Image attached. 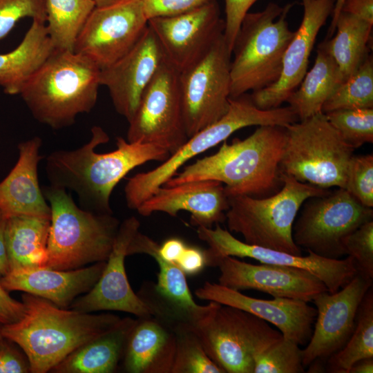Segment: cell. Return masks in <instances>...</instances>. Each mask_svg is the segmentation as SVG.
Here are the masks:
<instances>
[{"mask_svg": "<svg viewBox=\"0 0 373 373\" xmlns=\"http://www.w3.org/2000/svg\"><path fill=\"white\" fill-rule=\"evenodd\" d=\"M109 141L100 126L91 128L89 141L71 151L59 150L46 158L45 171L50 184L73 191L81 208L100 213H113L111 193L124 176L149 161H164L169 152L153 144L129 142L116 138L115 150L97 153L96 147Z\"/></svg>", "mask_w": 373, "mask_h": 373, "instance_id": "6da1fadb", "label": "cell"}, {"mask_svg": "<svg viewBox=\"0 0 373 373\" xmlns=\"http://www.w3.org/2000/svg\"><path fill=\"white\" fill-rule=\"evenodd\" d=\"M25 313L18 321L1 326L2 336L26 354L32 373H46L76 349L111 331L122 318L63 309L48 300L24 293Z\"/></svg>", "mask_w": 373, "mask_h": 373, "instance_id": "7a4b0ae2", "label": "cell"}, {"mask_svg": "<svg viewBox=\"0 0 373 373\" xmlns=\"http://www.w3.org/2000/svg\"><path fill=\"white\" fill-rule=\"evenodd\" d=\"M286 138L283 126H259L244 140L223 141L216 153L186 166L164 185L213 180L224 184L228 197H265L283 184L279 164Z\"/></svg>", "mask_w": 373, "mask_h": 373, "instance_id": "3957f363", "label": "cell"}, {"mask_svg": "<svg viewBox=\"0 0 373 373\" xmlns=\"http://www.w3.org/2000/svg\"><path fill=\"white\" fill-rule=\"evenodd\" d=\"M100 71L84 55L55 50L20 95L36 120L61 129L94 108L101 86Z\"/></svg>", "mask_w": 373, "mask_h": 373, "instance_id": "277c9868", "label": "cell"}, {"mask_svg": "<svg viewBox=\"0 0 373 373\" xmlns=\"http://www.w3.org/2000/svg\"><path fill=\"white\" fill-rule=\"evenodd\" d=\"M50 207L44 267L71 270L106 261L120 224L113 213L79 207L71 193L52 185L41 187Z\"/></svg>", "mask_w": 373, "mask_h": 373, "instance_id": "5b68a950", "label": "cell"}, {"mask_svg": "<svg viewBox=\"0 0 373 373\" xmlns=\"http://www.w3.org/2000/svg\"><path fill=\"white\" fill-rule=\"evenodd\" d=\"M294 6L270 2L262 10L245 15L231 51V98L278 80L285 50L295 35L287 19Z\"/></svg>", "mask_w": 373, "mask_h": 373, "instance_id": "8992f818", "label": "cell"}, {"mask_svg": "<svg viewBox=\"0 0 373 373\" xmlns=\"http://www.w3.org/2000/svg\"><path fill=\"white\" fill-rule=\"evenodd\" d=\"M282 188L268 197L229 196L225 221L231 232L254 245L302 255L293 239V226L303 203L327 193L323 189L280 173Z\"/></svg>", "mask_w": 373, "mask_h": 373, "instance_id": "52a82bcc", "label": "cell"}, {"mask_svg": "<svg viewBox=\"0 0 373 373\" xmlns=\"http://www.w3.org/2000/svg\"><path fill=\"white\" fill-rule=\"evenodd\" d=\"M229 108L220 119L198 132L158 166L129 178L124 197L130 209L136 210L189 160L226 140L235 131L251 126H285L297 117L288 106L262 110L247 93L229 99Z\"/></svg>", "mask_w": 373, "mask_h": 373, "instance_id": "ba28073f", "label": "cell"}, {"mask_svg": "<svg viewBox=\"0 0 373 373\" xmlns=\"http://www.w3.org/2000/svg\"><path fill=\"white\" fill-rule=\"evenodd\" d=\"M287 138L280 173L300 182L329 189H345L354 149L320 113L285 126Z\"/></svg>", "mask_w": 373, "mask_h": 373, "instance_id": "9c48e42d", "label": "cell"}, {"mask_svg": "<svg viewBox=\"0 0 373 373\" xmlns=\"http://www.w3.org/2000/svg\"><path fill=\"white\" fill-rule=\"evenodd\" d=\"M193 326L208 356L224 373H254L256 356L283 336L265 321L218 303Z\"/></svg>", "mask_w": 373, "mask_h": 373, "instance_id": "30bf717a", "label": "cell"}, {"mask_svg": "<svg viewBox=\"0 0 373 373\" xmlns=\"http://www.w3.org/2000/svg\"><path fill=\"white\" fill-rule=\"evenodd\" d=\"M231 52L220 35L179 72V88L188 138L212 124L229 108Z\"/></svg>", "mask_w": 373, "mask_h": 373, "instance_id": "8fae6325", "label": "cell"}, {"mask_svg": "<svg viewBox=\"0 0 373 373\" xmlns=\"http://www.w3.org/2000/svg\"><path fill=\"white\" fill-rule=\"evenodd\" d=\"M302 207L293 226L294 242L307 251L328 258L345 255V237L373 219L372 208L363 205L341 188L312 197Z\"/></svg>", "mask_w": 373, "mask_h": 373, "instance_id": "7c38bea8", "label": "cell"}, {"mask_svg": "<svg viewBox=\"0 0 373 373\" xmlns=\"http://www.w3.org/2000/svg\"><path fill=\"white\" fill-rule=\"evenodd\" d=\"M178 77L179 71L166 59L128 121V142L156 144L171 155L188 140Z\"/></svg>", "mask_w": 373, "mask_h": 373, "instance_id": "4fadbf2b", "label": "cell"}, {"mask_svg": "<svg viewBox=\"0 0 373 373\" xmlns=\"http://www.w3.org/2000/svg\"><path fill=\"white\" fill-rule=\"evenodd\" d=\"M197 234L209 247L204 250L207 266L217 267L222 258L233 256L302 269L318 277L330 293L339 290L358 274L356 263L349 256L344 259H334L308 251V255L303 256L250 245L237 239L219 224L214 229L198 227Z\"/></svg>", "mask_w": 373, "mask_h": 373, "instance_id": "5bb4252c", "label": "cell"}, {"mask_svg": "<svg viewBox=\"0 0 373 373\" xmlns=\"http://www.w3.org/2000/svg\"><path fill=\"white\" fill-rule=\"evenodd\" d=\"M142 0H122L95 7L75 41L73 52L84 55L102 70L126 54L148 26Z\"/></svg>", "mask_w": 373, "mask_h": 373, "instance_id": "9a60e30c", "label": "cell"}, {"mask_svg": "<svg viewBox=\"0 0 373 373\" xmlns=\"http://www.w3.org/2000/svg\"><path fill=\"white\" fill-rule=\"evenodd\" d=\"M372 279L358 274L341 289L321 292L312 300L316 309L314 329L304 350L303 365L329 357L341 350L351 336L359 306Z\"/></svg>", "mask_w": 373, "mask_h": 373, "instance_id": "2e32d148", "label": "cell"}, {"mask_svg": "<svg viewBox=\"0 0 373 373\" xmlns=\"http://www.w3.org/2000/svg\"><path fill=\"white\" fill-rule=\"evenodd\" d=\"M140 226L134 216L120 223L101 276L90 291L72 303L70 309L84 313L119 311L138 318L153 316L149 305L133 290L125 269L127 248Z\"/></svg>", "mask_w": 373, "mask_h": 373, "instance_id": "e0dca14e", "label": "cell"}, {"mask_svg": "<svg viewBox=\"0 0 373 373\" xmlns=\"http://www.w3.org/2000/svg\"><path fill=\"white\" fill-rule=\"evenodd\" d=\"M167 60L180 72L189 66L222 34L224 21L216 0L191 10L149 19Z\"/></svg>", "mask_w": 373, "mask_h": 373, "instance_id": "ac0fdd59", "label": "cell"}, {"mask_svg": "<svg viewBox=\"0 0 373 373\" xmlns=\"http://www.w3.org/2000/svg\"><path fill=\"white\" fill-rule=\"evenodd\" d=\"M166 60L158 39L148 26L126 54L101 70V86L108 88L115 111L128 122L144 90Z\"/></svg>", "mask_w": 373, "mask_h": 373, "instance_id": "d6986e66", "label": "cell"}, {"mask_svg": "<svg viewBox=\"0 0 373 373\" xmlns=\"http://www.w3.org/2000/svg\"><path fill=\"white\" fill-rule=\"evenodd\" d=\"M335 1L301 0L303 19L285 50L279 78L271 85L250 95L256 107L262 110L280 107L299 86L307 71L317 35L332 16Z\"/></svg>", "mask_w": 373, "mask_h": 373, "instance_id": "ffe728a7", "label": "cell"}, {"mask_svg": "<svg viewBox=\"0 0 373 373\" xmlns=\"http://www.w3.org/2000/svg\"><path fill=\"white\" fill-rule=\"evenodd\" d=\"M218 283L236 289H255L273 297L312 301L327 291L324 283L311 272L295 267L267 263L251 264L233 256L218 262Z\"/></svg>", "mask_w": 373, "mask_h": 373, "instance_id": "44dd1931", "label": "cell"}, {"mask_svg": "<svg viewBox=\"0 0 373 373\" xmlns=\"http://www.w3.org/2000/svg\"><path fill=\"white\" fill-rule=\"evenodd\" d=\"M201 300L213 301L249 312L272 324L283 337L295 341L299 345L308 343L316 316V309L308 302L274 297L265 300L251 297L240 291L206 282L194 292Z\"/></svg>", "mask_w": 373, "mask_h": 373, "instance_id": "7402d4cb", "label": "cell"}, {"mask_svg": "<svg viewBox=\"0 0 373 373\" xmlns=\"http://www.w3.org/2000/svg\"><path fill=\"white\" fill-rule=\"evenodd\" d=\"M159 244L139 231L127 248V256L146 254L157 263L159 272L153 290L156 300L142 299L153 312V316L173 325L186 322L195 325L214 307L216 302L200 305L195 303L189 289L186 274L179 267L162 259L157 254Z\"/></svg>", "mask_w": 373, "mask_h": 373, "instance_id": "603a6c76", "label": "cell"}, {"mask_svg": "<svg viewBox=\"0 0 373 373\" xmlns=\"http://www.w3.org/2000/svg\"><path fill=\"white\" fill-rule=\"evenodd\" d=\"M229 207L224 184L216 180H202L163 185L136 211L143 216L163 212L173 217L180 211H186L191 214V224L212 228L213 224L225 221Z\"/></svg>", "mask_w": 373, "mask_h": 373, "instance_id": "cb8c5ba5", "label": "cell"}, {"mask_svg": "<svg viewBox=\"0 0 373 373\" xmlns=\"http://www.w3.org/2000/svg\"><path fill=\"white\" fill-rule=\"evenodd\" d=\"M106 262L71 270L48 267L17 269L1 276V283L9 292L23 291L67 309L77 297L93 288L101 276Z\"/></svg>", "mask_w": 373, "mask_h": 373, "instance_id": "d4e9b609", "label": "cell"}, {"mask_svg": "<svg viewBox=\"0 0 373 373\" xmlns=\"http://www.w3.org/2000/svg\"><path fill=\"white\" fill-rule=\"evenodd\" d=\"M41 139L35 136L18 145V160L0 182V211L8 218L29 216L50 219V207L39 183Z\"/></svg>", "mask_w": 373, "mask_h": 373, "instance_id": "484cf974", "label": "cell"}, {"mask_svg": "<svg viewBox=\"0 0 373 373\" xmlns=\"http://www.w3.org/2000/svg\"><path fill=\"white\" fill-rule=\"evenodd\" d=\"M175 351L171 325L154 316L139 318L127 338L124 369L128 373H171Z\"/></svg>", "mask_w": 373, "mask_h": 373, "instance_id": "4316f807", "label": "cell"}, {"mask_svg": "<svg viewBox=\"0 0 373 373\" xmlns=\"http://www.w3.org/2000/svg\"><path fill=\"white\" fill-rule=\"evenodd\" d=\"M55 50L46 21L34 19L20 44L0 54V86L8 95L20 94L29 79Z\"/></svg>", "mask_w": 373, "mask_h": 373, "instance_id": "83f0119b", "label": "cell"}, {"mask_svg": "<svg viewBox=\"0 0 373 373\" xmlns=\"http://www.w3.org/2000/svg\"><path fill=\"white\" fill-rule=\"evenodd\" d=\"M137 319L122 318L117 326L80 346L53 367L55 373L114 372Z\"/></svg>", "mask_w": 373, "mask_h": 373, "instance_id": "f1b7e54d", "label": "cell"}, {"mask_svg": "<svg viewBox=\"0 0 373 373\" xmlns=\"http://www.w3.org/2000/svg\"><path fill=\"white\" fill-rule=\"evenodd\" d=\"M50 225V219L37 216L7 218L5 243L9 271L45 267Z\"/></svg>", "mask_w": 373, "mask_h": 373, "instance_id": "f546056e", "label": "cell"}, {"mask_svg": "<svg viewBox=\"0 0 373 373\" xmlns=\"http://www.w3.org/2000/svg\"><path fill=\"white\" fill-rule=\"evenodd\" d=\"M373 24L341 12L335 25L336 35L318 45L336 64L342 81L351 76L369 54Z\"/></svg>", "mask_w": 373, "mask_h": 373, "instance_id": "4dcf8cb0", "label": "cell"}, {"mask_svg": "<svg viewBox=\"0 0 373 373\" xmlns=\"http://www.w3.org/2000/svg\"><path fill=\"white\" fill-rule=\"evenodd\" d=\"M316 52L313 66L286 100L298 121L322 113L325 101L343 82L334 59L320 49Z\"/></svg>", "mask_w": 373, "mask_h": 373, "instance_id": "1f68e13d", "label": "cell"}, {"mask_svg": "<svg viewBox=\"0 0 373 373\" xmlns=\"http://www.w3.org/2000/svg\"><path fill=\"white\" fill-rule=\"evenodd\" d=\"M94 0H45L47 30L57 50L73 51L92 11Z\"/></svg>", "mask_w": 373, "mask_h": 373, "instance_id": "d6a6232c", "label": "cell"}, {"mask_svg": "<svg viewBox=\"0 0 373 373\" xmlns=\"http://www.w3.org/2000/svg\"><path fill=\"white\" fill-rule=\"evenodd\" d=\"M373 357V291L365 294L357 312L354 331L345 345L329 356V370L348 373L358 361Z\"/></svg>", "mask_w": 373, "mask_h": 373, "instance_id": "836d02e7", "label": "cell"}, {"mask_svg": "<svg viewBox=\"0 0 373 373\" xmlns=\"http://www.w3.org/2000/svg\"><path fill=\"white\" fill-rule=\"evenodd\" d=\"M373 108V59L369 55L358 69L325 101L322 113L344 109Z\"/></svg>", "mask_w": 373, "mask_h": 373, "instance_id": "e575fe53", "label": "cell"}, {"mask_svg": "<svg viewBox=\"0 0 373 373\" xmlns=\"http://www.w3.org/2000/svg\"><path fill=\"white\" fill-rule=\"evenodd\" d=\"M172 327L176 351L171 373H224L208 356L191 324L179 322Z\"/></svg>", "mask_w": 373, "mask_h": 373, "instance_id": "d590c367", "label": "cell"}, {"mask_svg": "<svg viewBox=\"0 0 373 373\" xmlns=\"http://www.w3.org/2000/svg\"><path fill=\"white\" fill-rule=\"evenodd\" d=\"M325 114L344 141L354 150L373 142V108L337 110Z\"/></svg>", "mask_w": 373, "mask_h": 373, "instance_id": "8d00e7d4", "label": "cell"}, {"mask_svg": "<svg viewBox=\"0 0 373 373\" xmlns=\"http://www.w3.org/2000/svg\"><path fill=\"white\" fill-rule=\"evenodd\" d=\"M302 350L295 341L282 336L254 359V373H301Z\"/></svg>", "mask_w": 373, "mask_h": 373, "instance_id": "74e56055", "label": "cell"}, {"mask_svg": "<svg viewBox=\"0 0 373 373\" xmlns=\"http://www.w3.org/2000/svg\"><path fill=\"white\" fill-rule=\"evenodd\" d=\"M363 205L373 207V155H354L350 160L345 189Z\"/></svg>", "mask_w": 373, "mask_h": 373, "instance_id": "f35d334b", "label": "cell"}, {"mask_svg": "<svg viewBox=\"0 0 373 373\" xmlns=\"http://www.w3.org/2000/svg\"><path fill=\"white\" fill-rule=\"evenodd\" d=\"M343 249L345 254L354 260L358 272L373 279V220L346 236Z\"/></svg>", "mask_w": 373, "mask_h": 373, "instance_id": "ab89813d", "label": "cell"}, {"mask_svg": "<svg viewBox=\"0 0 373 373\" xmlns=\"http://www.w3.org/2000/svg\"><path fill=\"white\" fill-rule=\"evenodd\" d=\"M25 17L46 21L45 0H0V40Z\"/></svg>", "mask_w": 373, "mask_h": 373, "instance_id": "60d3db41", "label": "cell"}, {"mask_svg": "<svg viewBox=\"0 0 373 373\" xmlns=\"http://www.w3.org/2000/svg\"><path fill=\"white\" fill-rule=\"evenodd\" d=\"M257 1L224 0L225 12L224 37L231 52L244 17Z\"/></svg>", "mask_w": 373, "mask_h": 373, "instance_id": "b9f144b4", "label": "cell"}, {"mask_svg": "<svg viewBox=\"0 0 373 373\" xmlns=\"http://www.w3.org/2000/svg\"><path fill=\"white\" fill-rule=\"evenodd\" d=\"M211 0H142L148 19L178 15Z\"/></svg>", "mask_w": 373, "mask_h": 373, "instance_id": "7bdbcfd3", "label": "cell"}, {"mask_svg": "<svg viewBox=\"0 0 373 373\" xmlns=\"http://www.w3.org/2000/svg\"><path fill=\"white\" fill-rule=\"evenodd\" d=\"M15 343L3 337L0 343V373L30 372L25 354H21Z\"/></svg>", "mask_w": 373, "mask_h": 373, "instance_id": "ee69618b", "label": "cell"}, {"mask_svg": "<svg viewBox=\"0 0 373 373\" xmlns=\"http://www.w3.org/2000/svg\"><path fill=\"white\" fill-rule=\"evenodd\" d=\"M0 274V325H5L19 321L24 315L22 302L13 298L2 285Z\"/></svg>", "mask_w": 373, "mask_h": 373, "instance_id": "f6af8a7d", "label": "cell"}, {"mask_svg": "<svg viewBox=\"0 0 373 373\" xmlns=\"http://www.w3.org/2000/svg\"><path fill=\"white\" fill-rule=\"evenodd\" d=\"M175 264L185 274L195 275L207 266L205 251L186 245Z\"/></svg>", "mask_w": 373, "mask_h": 373, "instance_id": "bcb514c9", "label": "cell"}, {"mask_svg": "<svg viewBox=\"0 0 373 373\" xmlns=\"http://www.w3.org/2000/svg\"><path fill=\"white\" fill-rule=\"evenodd\" d=\"M341 12L373 24V0H344Z\"/></svg>", "mask_w": 373, "mask_h": 373, "instance_id": "7dc6e473", "label": "cell"}, {"mask_svg": "<svg viewBox=\"0 0 373 373\" xmlns=\"http://www.w3.org/2000/svg\"><path fill=\"white\" fill-rule=\"evenodd\" d=\"M184 242L178 238H170L159 245L157 254L164 260L176 263L186 247Z\"/></svg>", "mask_w": 373, "mask_h": 373, "instance_id": "c3c4849f", "label": "cell"}, {"mask_svg": "<svg viewBox=\"0 0 373 373\" xmlns=\"http://www.w3.org/2000/svg\"><path fill=\"white\" fill-rule=\"evenodd\" d=\"M7 218L0 211V274L3 276L9 271L6 243H5V229Z\"/></svg>", "mask_w": 373, "mask_h": 373, "instance_id": "681fc988", "label": "cell"}, {"mask_svg": "<svg viewBox=\"0 0 373 373\" xmlns=\"http://www.w3.org/2000/svg\"><path fill=\"white\" fill-rule=\"evenodd\" d=\"M373 357L366 358L356 362L350 369L348 373H372Z\"/></svg>", "mask_w": 373, "mask_h": 373, "instance_id": "f907efd6", "label": "cell"}, {"mask_svg": "<svg viewBox=\"0 0 373 373\" xmlns=\"http://www.w3.org/2000/svg\"><path fill=\"white\" fill-rule=\"evenodd\" d=\"M344 0H336L334 10L331 16L332 20L327 31V39L332 37L335 31V25L336 19L341 12Z\"/></svg>", "mask_w": 373, "mask_h": 373, "instance_id": "816d5d0a", "label": "cell"}, {"mask_svg": "<svg viewBox=\"0 0 373 373\" xmlns=\"http://www.w3.org/2000/svg\"><path fill=\"white\" fill-rule=\"evenodd\" d=\"M96 7H103L111 4L115 3L122 0H94Z\"/></svg>", "mask_w": 373, "mask_h": 373, "instance_id": "f5cc1de1", "label": "cell"}, {"mask_svg": "<svg viewBox=\"0 0 373 373\" xmlns=\"http://www.w3.org/2000/svg\"><path fill=\"white\" fill-rule=\"evenodd\" d=\"M1 326L2 325H0V343L2 341V339L3 338V336L1 334Z\"/></svg>", "mask_w": 373, "mask_h": 373, "instance_id": "db71d44e", "label": "cell"}]
</instances>
